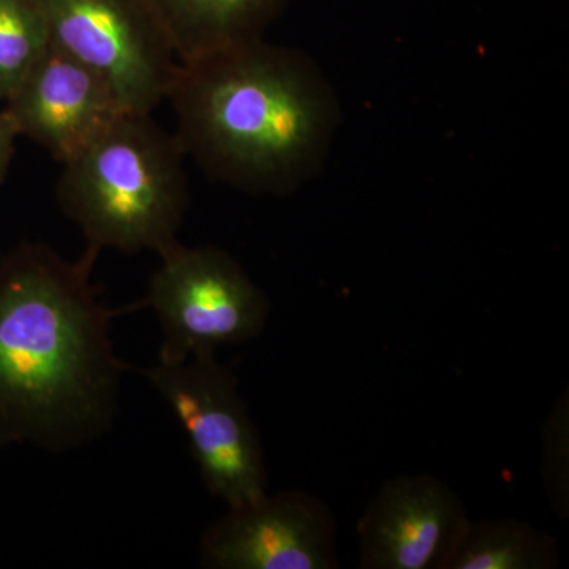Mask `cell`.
<instances>
[{"instance_id": "cell-11", "label": "cell", "mask_w": 569, "mask_h": 569, "mask_svg": "<svg viewBox=\"0 0 569 569\" xmlns=\"http://www.w3.org/2000/svg\"><path fill=\"white\" fill-rule=\"evenodd\" d=\"M559 563L553 535L519 519L470 520L448 569H550Z\"/></svg>"}, {"instance_id": "cell-5", "label": "cell", "mask_w": 569, "mask_h": 569, "mask_svg": "<svg viewBox=\"0 0 569 569\" xmlns=\"http://www.w3.org/2000/svg\"><path fill=\"white\" fill-rule=\"evenodd\" d=\"M171 408L189 440L206 489L228 508L268 493V470L260 433L238 378L216 359L198 356L182 365L138 369Z\"/></svg>"}, {"instance_id": "cell-7", "label": "cell", "mask_w": 569, "mask_h": 569, "mask_svg": "<svg viewBox=\"0 0 569 569\" xmlns=\"http://www.w3.org/2000/svg\"><path fill=\"white\" fill-rule=\"evenodd\" d=\"M200 563L213 569H336L337 520L326 501L283 490L228 508L204 530Z\"/></svg>"}, {"instance_id": "cell-9", "label": "cell", "mask_w": 569, "mask_h": 569, "mask_svg": "<svg viewBox=\"0 0 569 569\" xmlns=\"http://www.w3.org/2000/svg\"><path fill=\"white\" fill-rule=\"evenodd\" d=\"M6 110L20 137L62 164L129 112L96 71L52 44L6 100Z\"/></svg>"}, {"instance_id": "cell-2", "label": "cell", "mask_w": 569, "mask_h": 569, "mask_svg": "<svg viewBox=\"0 0 569 569\" xmlns=\"http://www.w3.org/2000/svg\"><path fill=\"white\" fill-rule=\"evenodd\" d=\"M168 100L187 159L213 181L272 197L320 171L342 118L320 67L264 39L179 63Z\"/></svg>"}, {"instance_id": "cell-10", "label": "cell", "mask_w": 569, "mask_h": 569, "mask_svg": "<svg viewBox=\"0 0 569 569\" xmlns=\"http://www.w3.org/2000/svg\"><path fill=\"white\" fill-rule=\"evenodd\" d=\"M290 0H146L179 63L263 40Z\"/></svg>"}, {"instance_id": "cell-13", "label": "cell", "mask_w": 569, "mask_h": 569, "mask_svg": "<svg viewBox=\"0 0 569 569\" xmlns=\"http://www.w3.org/2000/svg\"><path fill=\"white\" fill-rule=\"evenodd\" d=\"M568 391L557 400L552 413L545 422L542 432V478L557 518L563 520L568 516V475H569V432H568Z\"/></svg>"}, {"instance_id": "cell-8", "label": "cell", "mask_w": 569, "mask_h": 569, "mask_svg": "<svg viewBox=\"0 0 569 569\" xmlns=\"http://www.w3.org/2000/svg\"><path fill=\"white\" fill-rule=\"evenodd\" d=\"M462 498L430 473L397 475L356 523L359 568L448 569L470 523Z\"/></svg>"}, {"instance_id": "cell-14", "label": "cell", "mask_w": 569, "mask_h": 569, "mask_svg": "<svg viewBox=\"0 0 569 569\" xmlns=\"http://www.w3.org/2000/svg\"><path fill=\"white\" fill-rule=\"evenodd\" d=\"M18 137L20 133H18L13 119L10 118L6 108H2L0 110V183L6 181L7 174H9L11 160L17 151Z\"/></svg>"}, {"instance_id": "cell-3", "label": "cell", "mask_w": 569, "mask_h": 569, "mask_svg": "<svg viewBox=\"0 0 569 569\" xmlns=\"http://www.w3.org/2000/svg\"><path fill=\"white\" fill-rule=\"evenodd\" d=\"M187 156L152 114L123 112L63 163L56 194L88 244L162 253L178 241L190 204Z\"/></svg>"}, {"instance_id": "cell-12", "label": "cell", "mask_w": 569, "mask_h": 569, "mask_svg": "<svg viewBox=\"0 0 569 569\" xmlns=\"http://www.w3.org/2000/svg\"><path fill=\"white\" fill-rule=\"evenodd\" d=\"M48 47L47 26L32 0H0V102L17 91Z\"/></svg>"}, {"instance_id": "cell-6", "label": "cell", "mask_w": 569, "mask_h": 569, "mask_svg": "<svg viewBox=\"0 0 569 569\" xmlns=\"http://www.w3.org/2000/svg\"><path fill=\"white\" fill-rule=\"evenodd\" d=\"M50 44L96 71L123 110L152 114L179 61L146 0H32Z\"/></svg>"}, {"instance_id": "cell-4", "label": "cell", "mask_w": 569, "mask_h": 569, "mask_svg": "<svg viewBox=\"0 0 569 569\" xmlns=\"http://www.w3.org/2000/svg\"><path fill=\"white\" fill-rule=\"evenodd\" d=\"M159 257L142 306L152 307L162 326L160 365L216 355L263 332L271 301L230 253L176 242Z\"/></svg>"}, {"instance_id": "cell-1", "label": "cell", "mask_w": 569, "mask_h": 569, "mask_svg": "<svg viewBox=\"0 0 569 569\" xmlns=\"http://www.w3.org/2000/svg\"><path fill=\"white\" fill-rule=\"evenodd\" d=\"M99 247L69 261L40 242L0 260V445L69 451L114 422L126 370L110 309L92 283Z\"/></svg>"}]
</instances>
